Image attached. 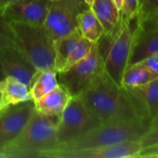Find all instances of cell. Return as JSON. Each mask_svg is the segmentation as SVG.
Returning <instances> with one entry per match:
<instances>
[{
    "mask_svg": "<svg viewBox=\"0 0 158 158\" xmlns=\"http://www.w3.org/2000/svg\"><path fill=\"white\" fill-rule=\"evenodd\" d=\"M34 110L33 101H28L0 112V154L19 135Z\"/></svg>",
    "mask_w": 158,
    "mask_h": 158,
    "instance_id": "11",
    "label": "cell"
},
{
    "mask_svg": "<svg viewBox=\"0 0 158 158\" xmlns=\"http://www.w3.org/2000/svg\"><path fill=\"white\" fill-rule=\"evenodd\" d=\"M51 5L50 0H19L2 9L8 22L43 26Z\"/></svg>",
    "mask_w": 158,
    "mask_h": 158,
    "instance_id": "12",
    "label": "cell"
},
{
    "mask_svg": "<svg viewBox=\"0 0 158 158\" xmlns=\"http://www.w3.org/2000/svg\"><path fill=\"white\" fill-rule=\"evenodd\" d=\"M3 47H17L19 48L16 34L10 23L4 17L0 10V48Z\"/></svg>",
    "mask_w": 158,
    "mask_h": 158,
    "instance_id": "23",
    "label": "cell"
},
{
    "mask_svg": "<svg viewBox=\"0 0 158 158\" xmlns=\"http://www.w3.org/2000/svg\"><path fill=\"white\" fill-rule=\"evenodd\" d=\"M9 23L16 34L19 49L35 68L40 71L55 70L54 42L47 35L44 27L15 21Z\"/></svg>",
    "mask_w": 158,
    "mask_h": 158,
    "instance_id": "5",
    "label": "cell"
},
{
    "mask_svg": "<svg viewBox=\"0 0 158 158\" xmlns=\"http://www.w3.org/2000/svg\"><path fill=\"white\" fill-rule=\"evenodd\" d=\"M78 97L102 124L150 118L141 103L106 71Z\"/></svg>",
    "mask_w": 158,
    "mask_h": 158,
    "instance_id": "1",
    "label": "cell"
},
{
    "mask_svg": "<svg viewBox=\"0 0 158 158\" xmlns=\"http://www.w3.org/2000/svg\"><path fill=\"white\" fill-rule=\"evenodd\" d=\"M104 59L97 43L89 54L68 70L57 74V80L71 96H79L87 90L103 73Z\"/></svg>",
    "mask_w": 158,
    "mask_h": 158,
    "instance_id": "6",
    "label": "cell"
},
{
    "mask_svg": "<svg viewBox=\"0 0 158 158\" xmlns=\"http://www.w3.org/2000/svg\"><path fill=\"white\" fill-rule=\"evenodd\" d=\"M141 63L158 75V53L144 58Z\"/></svg>",
    "mask_w": 158,
    "mask_h": 158,
    "instance_id": "26",
    "label": "cell"
},
{
    "mask_svg": "<svg viewBox=\"0 0 158 158\" xmlns=\"http://www.w3.org/2000/svg\"><path fill=\"white\" fill-rule=\"evenodd\" d=\"M94 44V43L82 37L79 28L55 40V71L60 73L68 70L74 64L84 58Z\"/></svg>",
    "mask_w": 158,
    "mask_h": 158,
    "instance_id": "9",
    "label": "cell"
},
{
    "mask_svg": "<svg viewBox=\"0 0 158 158\" xmlns=\"http://www.w3.org/2000/svg\"><path fill=\"white\" fill-rule=\"evenodd\" d=\"M151 121L150 118H136L127 121L103 123L82 136L59 145L52 151L94 148L140 141L147 131Z\"/></svg>",
    "mask_w": 158,
    "mask_h": 158,
    "instance_id": "3",
    "label": "cell"
},
{
    "mask_svg": "<svg viewBox=\"0 0 158 158\" xmlns=\"http://www.w3.org/2000/svg\"><path fill=\"white\" fill-rule=\"evenodd\" d=\"M82 1H83V0H82Z\"/></svg>",
    "mask_w": 158,
    "mask_h": 158,
    "instance_id": "33",
    "label": "cell"
},
{
    "mask_svg": "<svg viewBox=\"0 0 158 158\" xmlns=\"http://www.w3.org/2000/svg\"><path fill=\"white\" fill-rule=\"evenodd\" d=\"M157 78L156 73L150 70L141 62L130 64L123 74L122 87L126 90H131L147 84Z\"/></svg>",
    "mask_w": 158,
    "mask_h": 158,
    "instance_id": "19",
    "label": "cell"
},
{
    "mask_svg": "<svg viewBox=\"0 0 158 158\" xmlns=\"http://www.w3.org/2000/svg\"><path fill=\"white\" fill-rule=\"evenodd\" d=\"M77 21L82 37L94 44L97 43L105 34L102 24L90 7L82 10L78 15Z\"/></svg>",
    "mask_w": 158,
    "mask_h": 158,
    "instance_id": "20",
    "label": "cell"
},
{
    "mask_svg": "<svg viewBox=\"0 0 158 158\" xmlns=\"http://www.w3.org/2000/svg\"><path fill=\"white\" fill-rule=\"evenodd\" d=\"M17 1H19V0H0V10L2 11V9L5 6H6L9 4H12L14 2H17Z\"/></svg>",
    "mask_w": 158,
    "mask_h": 158,
    "instance_id": "27",
    "label": "cell"
},
{
    "mask_svg": "<svg viewBox=\"0 0 158 158\" xmlns=\"http://www.w3.org/2000/svg\"><path fill=\"white\" fill-rule=\"evenodd\" d=\"M0 158H6V157H5V156H4V155L0 154Z\"/></svg>",
    "mask_w": 158,
    "mask_h": 158,
    "instance_id": "31",
    "label": "cell"
},
{
    "mask_svg": "<svg viewBox=\"0 0 158 158\" xmlns=\"http://www.w3.org/2000/svg\"><path fill=\"white\" fill-rule=\"evenodd\" d=\"M143 106L148 117L153 119L158 116V78L143 86L128 90Z\"/></svg>",
    "mask_w": 158,
    "mask_h": 158,
    "instance_id": "18",
    "label": "cell"
},
{
    "mask_svg": "<svg viewBox=\"0 0 158 158\" xmlns=\"http://www.w3.org/2000/svg\"><path fill=\"white\" fill-rule=\"evenodd\" d=\"M101 124L78 96H72L59 117L56 130L57 146L82 136Z\"/></svg>",
    "mask_w": 158,
    "mask_h": 158,
    "instance_id": "7",
    "label": "cell"
},
{
    "mask_svg": "<svg viewBox=\"0 0 158 158\" xmlns=\"http://www.w3.org/2000/svg\"><path fill=\"white\" fill-rule=\"evenodd\" d=\"M141 0H122L119 9V19L121 21H131L138 17Z\"/></svg>",
    "mask_w": 158,
    "mask_h": 158,
    "instance_id": "24",
    "label": "cell"
},
{
    "mask_svg": "<svg viewBox=\"0 0 158 158\" xmlns=\"http://www.w3.org/2000/svg\"><path fill=\"white\" fill-rule=\"evenodd\" d=\"M28 101H32L29 87L19 79L6 76L0 81V112Z\"/></svg>",
    "mask_w": 158,
    "mask_h": 158,
    "instance_id": "14",
    "label": "cell"
},
{
    "mask_svg": "<svg viewBox=\"0 0 158 158\" xmlns=\"http://www.w3.org/2000/svg\"><path fill=\"white\" fill-rule=\"evenodd\" d=\"M59 117H49L34 110L19 135L2 154L6 157H41L57 147Z\"/></svg>",
    "mask_w": 158,
    "mask_h": 158,
    "instance_id": "2",
    "label": "cell"
},
{
    "mask_svg": "<svg viewBox=\"0 0 158 158\" xmlns=\"http://www.w3.org/2000/svg\"><path fill=\"white\" fill-rule=\"evenodd\" d=\"M57 74L54 69L38 71L29 87L31 100L34 102L58 86Z\"/></svg>",
    "mask_w": 158,
    "mask_h": 158,
    "instance_id": "21",
    "label": "cell"
},
{
    "mask_svg": "<svg viewBox=\"0 0 158 158\" xmlns=\"http://www.w3.org/2000/svg\"><path fill=\"white\" fill-rule=\"evenodd\" d=\"M83 1H84V2H85V3H86L88 6H91V4L93 3V1H94V0H83Z\"/></svg>",
    "mask_w": 158,
    "mask_h": 158,
    "instance_id": "30",
    "label": "cell"
},
{
    "mask_svg": "<svg viewBox=\"0 0 158 158\" xmlns=\"http://www.w3.org/2000/svg\"><path fill=\"white\" fill-rule=\"evenodd\" d=\"M6 76H5V74H4V72H3V70H2V68H1V65H0V81L2 80V79H4Z\"/></svg>",
    "mask_w": 158,
    "mask_h": 158,
    "instance_id": "29",
    "label": "cell"
},
{
    "mask_svg": "<svg viewBox=\"0 0 158 158\" xmlns=\"http://www.w3.org/2000/svg\"><path fill=\"white\" fill-rule=\"evenodd\" d=\"M142 150L140 141L118 144L66 151H51L43 158H137Z\"/></svg>",
    "mask_w": 158,
    "mask_h": 158,
    "instance_id": "10",
    "label": "cell"
},
{
    "mask_svg": "<svg viewBox=\"0 0 158 158\" xmlns=\"http://www.w3.org/2000/svg\"><path fill=\"white\" fill-rule=\"evenodd\" d=\"M90 6L82 0H56L51 2L43 27L54 42L78 29V15Z\"/></svg>",
    "mask_w": 158,
    "mask_h": 158,
    "instance_id": "8",
    "label": "cell"
},
{
    "mask_svg": "<svg viewBox=\"0 0 158 158\" xmlns=\"http://www.w3.org/2000/svg\"><path fill=\"white\" fill-rule=\"evenodd\" d=\"M158 24V0H141L137 17V30H145Z\"/></svg>",
    "mask_w": 158,
    "mask_h": 158,
    "instance_id": "22",
    "label": "cell"
},
{
    "mask_svg": "<svg viewBox=\"0 0 158 158\" xmlns=\"http://www.w3.org/2000/svg\"><path fill=\"white\" fill-rule=\"evenodd\" d=\"M142 149L158 144V116L153 118L147 131L140 140Z\"/></svg>",
    "mask_w": 158,
    "mask_h": 158,
    "instance_id": "25",
    "label": "cell"
},
{
    "mask_svg": "<svg viewBox=\"0 0 158 158\" xmlns=\"http://www.w3.org/2000/svg\"><path fill=\"white\" fill-rule=\"evenodd\" d=\"M158 53V24L145 30L135 31L130 64L141 62L144 58Z\"/></svg>",
    "mask_w": 158,
    "mask_h": 158,
    "instance_id": "15",
    "label": "cell"
},
{
    "mask_svg": "<svg viewBox=\"0 0 158 158\" xmlns=\"http://www.w3.org/2000/svg\"><path fill=\"white\" fill-rule=\"evenodd\" d=\"M102 24L105 34L111 33L119 21V9L113 0H94L90 6Z\"/></svg>",
    "mask_w": 158,
    "mask_h": 158,
    "instance_id": "17",
    "label": "cell"
},
{
    "mask_svg": "<svg viewBox=\"0 0 158 158\" xmlns=\"http://www.w3.org/2000/svg\"><path fill=\"white\" fill-rule=\"evenodd\" d=\"M136 26L137 18L127 22L119 19L115 30L97 42L105 71L119 86H122L123 74L130 65Z\"/></svg>",
    "mask_w": 158,
    "mask_h": 158,
    "instance_id": "4",
    "label": "cell"
},
{
    "mask_svg": "<svg viewBox=\"0 0 158 158\" xmlns=\"http://www.w3.org/2000/svg\"><path fill=\"white\" fill-rule=\"evenodd\" d=\"M51 2H53V1H56V0H50Z\"/></svg>",
    "mask_w": 158,
    "mask_h": 158,
    "instance_id": "32",
    "label": "cell"
},
{
    "mask_svg": "<svg viewBox=\"0 0 158 158\" xmlns=\"http://www.w3.org/2000/svg\"><path fill=\"white\" fill-rule=\"evenodd\" d=\"M0 65L5 76L17 78L28 87L39 71L27 56L17 47L0 48Z\"/></svg>",
    "mask_w": 158,
    "mask_h": 158,
    "instance_id": "13",
    "label": "cell"
},
{
    "mask_svg": "<svg viewBox=\"0 0 158 158\" xmlns=\"http://www.w3.org/2000/svg\"><path fill=\"white\" fill-rule=\"evenodd\" d=\"M72 96L60 84L50 93L33 102L35 110L49 117H60Z\"/></svg>",
    "mask_w": 158,
    "mask_h": 158,
    "instance_id": "16",
    "label": "cell"
},
{
    "mask_svg": "<svg viewBox=\"0 0 158 158\" xmlns=\"http://www.w3.org/2000/svg\"><path fill=\"white\" fill-rule=\"evenodd\" d=\"M113 1L115 2V4H116V6H118V8L120 9L121 5H122V0H113Z\"/></svg>",
    "mask_w": 158,
    "mask_h": 158,
    "instance_id": "28",
    "label": "cell"
}]
</instances>
